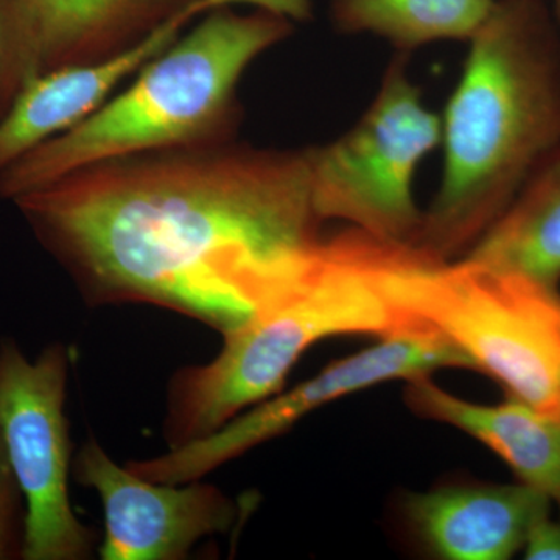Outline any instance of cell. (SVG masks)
Instances as JSON below:
<instances>
[{
  "mask_svg": "<svg viewBox=\"0 0 560 560\" xmlns=\"http://www.w3.org/2000/svg\"><path fill=\"white\" fill-rule=\"evenodd\" d=\"M13 205L91 304H149L221 335L323 241L304 150L217 145L101 162Z\"/></svg>",
  "mask_w": 560,
  "mask_h": 560,
  "instance_id": "6da1fadb",
  "label": "cell"
},
{
  "mask_svg": "<svg viewBox=\"0 0 560 560\" xmlns=\"http://www.w3.org/2000/svg\"><path fill=\"white\" fill-rule=\"evenodd\" d=\"M442 116L444 172L416 245L459 259L560 149V33L545 0H497Z\"/></svg>",
  "mask_w": 560,
  "mask_h": 560,
  "instance_id": "7a4b0ae2",
  "label": "cell"
},
{
  "mask_svg": "<svg viewBox=\"0 0 560 560\" xmlns=\"http://www.w3.org/2000/svg\"><path fill=\"white\" fill-rule=\"evenodd\" d=\"M291 32L293 21L267 11H208L101 109L3 168L0 198L13 202L101 162L234 140L242 77Z\"/></svg>",
  "mask_w": 560,
  "mask_h": 560,
  "instance_id": "3957f363",
  "label": "cell"
},
{
  "mask_svg": "<svg viewBox=\"0 0 560 560\" xmlns=\"http://www.w3.org/2000/svg\"><path fill=\"white\" fill-rule=\"evenodd\" d=\"M393 242L355 228L324 235L304 270L242 326L219 355L172 378L164 434L178 447L201 440L282 389L298 360L338 335L381 338L429 331L390 302L382 267Z\"/></svg>",
  "mask_w": 560,
  "mask_h": 560,
  "instance_id": "277c9868",
  "label": "cell"
},
{
  "mask_svg": "<svg viewBox=\"0 0 560 560\" xmlns=\"http://www.w3.org/2000/svg\"><path fill=\"white\" fill-rule=\"evenodd\" d=\"M382 285L396 307L451 341L511 397L560 420L558 290L397 242L383 261Z\"/></svg>",
  "mask_w": 560,
  "mask_h": 560,
  "instance_id": "5b68a950",
  "label": "cell"
},
{
  "mask_svg": "<svg viewBox=\"0 0 560 560\" xmlns=\"http://www.w3.org/2000/svg\"><path fill=\"white\" fill-rule=\"evenodd\" d=\"M407 62L404 55L389 62L374 102L349 131L305 149L320 220L399 243L418 238L416 171L442 139V117L423 103Z\"/></svg>",
  "mask_w": 560,
  "mask_h": 560,
  "instance_id": "8992f818",
  "label": "cell"
},
{
  "mask_svg": "<svg viewBox=\"0 0 560 560\" xmlns=\"http://www.w3.org/2000/svg\"><path fill=\"white\" fill-rule=\"evenodd\" d=\"M70 350L54 342L35 361L0 341V430L25 500L24 560H84L94 534L72 510L66 418Z\"/></svg>",
  "mask_w": 560,
  "mask_h": 560,
  "instance_id": "52a82bcc",
  "label": "cell"
},
{
  "mask_svg": "<svg viewBox=\"0 0 560 560\" xmlns=\"http://www.w3.org/2000/svg\"><path fill=\"white\" fill-rule=\"evenodd\" d=\"M451 368L475 370L456 346L434 331L381 338L377 345L335 361L293 389L253 405L208 436L154 458L132 460L127 467L145 480L165 485L202 480L330 401L381 383L410 382Z\"/></svg>",
  "mask_w": 560,
  "mask_h": 560,
  "instance_id": "ba28073f",
  "label": "cell"
},
{
  "mask_svg": "<svg viewBox=\"0 0 560 560\" xmlns=\"http://www.w3.org/2000/svg\"><path fill=\"white\" fill-rule=\"evenodd\" d=\"M73 477L95 490L105 514L103 560H180L201 539L230 530L234 501L209 482L165 485L121 467L97 441L81 447Z\"/></svg>",
  "mask_w": 560,
  "mask_h": 560,
  "instance_id": "9c48e42d",
  "label": "cell"
},
{
  "mask_svg": "<svg viewBox=\"0 0 560 560\" xmlns=\"http://www.w3.org/2000/svg\"><path fill=\"white\" fill-rule=\"evenodd\" d=\"M202 13L206 11L201 9L184 11L142 43L113 57L33 77L0 119V172L101 109Z\"/></svg>",
  "mask_w": 560,
  "mask_h": 560,
  "instance_id": "30bf717a",
  "label": "cell"
},
{
  "mask_svg": "<svg viewBox=\"0 0 560 560\" xmlns=\"http://www.w3.org/2000/svg\"><path fill=\"white\" fill-rule=\"evenodd\" d=\"M550 497L528 485L459 486L412 493L405 503L419 539L447 560H506L550 512Z\"/></svg>",
  "mask_w": 560,
  "mask_h": 560,
  "instance_id": "8fae6325",
  "label": "cell"
},
{
  "mask_svg": "<svg viewBox=\"0 0 560 560\" xmlns=\"http://www.w3.org/2000/svg\"><path fill=\"white\" fill-rule=\"evenodd\" d=\"M408 383L407 401L418 415L470 434L506 460L523 485L559 499L560 420L514 397L480 405L453 396L429 377Z\"/></svg>",
  "mask_w": 560,
  "mask_h": 560,
  "instance_id": "7c38bea8",
  "label": "cell"
},
{
  "mask_svg": "<svg viewBox=\"0 0 560 560\" xmlns=\"http://www.w3.org/2000/svg\"><path fill=\"white\" fill-rule=\"evenodd\" d=\"M39 44L40 73L113 57L184 11L212 0H24Z\"/></svg>",
  "mask_w": 560,
  "mask_h": 560,
  "instance_id": "4fadbf2b",
  "label": "cell"
},
{
  "mask_svg": "<svg viewBox=\"0 0 560 560\" xmlns=\"http://www.w3.org/2000/svg\"><path fill=\"white\" fill-rule=\"evenodd\" d=\"M463 257L558 290L560 149L540 162L511 205Z\"/></svg>",
  "mask_w": 560,
  "mask_h": 560,
  "instance_id": "5bb4252c",
  "label": "cell"
},
{
  "mask_svg": "<svg viewBox=\"0 0 560 560\" xmlns=\"http://www.w3.org/2000/svg\"><path fill=\"white\" fill-rule=\"evenodd\" d=\"M497 0H331L330 20L346 35L371 33L399 54L440 40H470Z\"/></svg>",
  "mask_w": 560,
  "mask_h": 560,
  "instance_id": "9a60e30c",
  "label": "cell"
},
{
  "mask_svg": "<svg viewBox=\"0 0 560 560\" xmlns=\"http://www.w3.org/2000/svg\"><path fill=\"white\" fill-rule=\"evenodd\" d=\"M40 73L39 44L24 0H0V119Z\"/></svg>",
  "mask_w": 560,
  "mask_h": 560,
  "instance_id": "2e32d148",
  "label": "cell"
},
{
  "mask_svg": "<svg viewBox=\"0 0 560 560\" xmlns=\"http://www.w3.org/2000/svg\"><path fill=\"white\" fill-rule=\"evenodd\" d=\"M25 500L0 430V560L22 559Z\"/></svg>",
  "mask_w": 560,
  "mask_h": 560,
  "instance_id": "e0dca14e",
  "label": "cell"
},
{
  "mask_svg": "<svg viewBox=\"0 0 560 560\" xmlns=\"http://www.w3.org/2000/svg\"><path fill=\"white\" fill-rule=\"evenodd\" d=\"M525 559H560V523L552 522L550 515L544 514L529 526L523 541Z\"/></svg>",
  "mask_w": 560,
  "mask_h": 560,
  "instance_id": "ac0fdd59",
  "label": "cell"
},
{
  "mask_svg": "<svg viewBox=\"0 0 560 560\" xmlns=\"http://www.w3.org/2000/svg\"><path fill=\"white\" fill-rule=\"evenodd\" d=\"M254 3L261 11L287 18L290 21H304L311 16V0H215L217 9L231 5V3Z\"/></svg>",
  "mask_w": 560,
  "mask_h": 560,
  "instance_id": "d6986e66",
  "label": "cell"
},
{
  "mask_svg": "<svg viewBox=\"0 0 560 560\" xmlns=\"http://www.w3.org/2000/svg\"><path fill=\"white\" fill-rule=\"evenodd\" d=\"M552 18H555L556 25H558V31L560 33V0H555V7H552Z\"/></svg>",
  "mask_w": 560,
  "mask_h": 560,
  "instance_id": "ffe728a7",
  "label": "cell"
},
{
  "mask_svg": "<svg viewBox=\"0 0 560 560\" xmlns=\"http://www.w3.org/2000/svg\"><path fill=\"white\" fill-rule=\"evenodd\" d=\"M558 501H559V504H560V497H559Z\"/></svg>",
  "mask_w": 560,
  "mask_h": 560,
  "instance_id": "44dd1931",
  "label": "cell"
}]
</instances>
